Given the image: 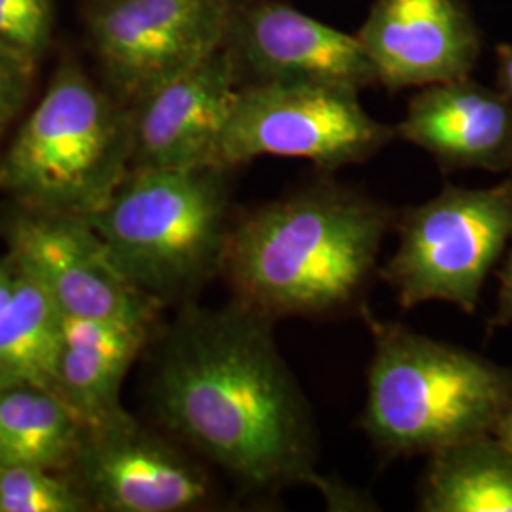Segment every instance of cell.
I'll return each mask as SVG.
<instances>
[{"label":"cell","instance_id":"obj_13","mask_svg":"<svg viewBox=\"0 0 512 512\" xmlns=\"http://www.w3.org/2000/svg\"><path fill=\"white\" fill-rule=\"evenodd\" d=\"M239 57L253 82L302 80L361 90L378 82L357 35L281 2L253 6L238 29Z\"/></svg>","mask_w":512,"mask_h":512},{"label":"cell","instance_id":"obj_20","mask_svg":"<svg viewBox=\"0 0 512 512\" xmlns=\"http://www.w3.org/2000/svg\"><path fill=\"white\" fill-rule=\"evenodd\" d=\"M52 33V0H0V50L37 65Z\"/></svg>","mask_w":512,"mask_h":512},{"label":"cell","instance_id":"obj_17","mask_svg":"<svg viewBox=\"0 0 512 512\" xmlns=\"http://www.w3.org/2000/svg\"><path fill=\"white\" fill-rule=\"evenodd\" d=\"M86 425L54 389L0 385V448L6 463L59 471L71 465Z\"/></svg>","mask_w":512,"mask_h":512},{"label":"cell","instance_id":"obj_18","mask_svg":"<svg viewBox=\"0 0 512 512\" xmlns=\"http://www.w3.org/2000/svg\"><path fill=\"white\" fill-rule=\"evenodd\" d=\"M63 313L33 277L19 270L18 289L0 313V385H42L55 391Z\"/></svg>","mask_w":512,"mask_h":512},{"label":"cell","instance_id":"obj_6","mask_svg":"<svg viewBox=\"0 0 512 512\" xmlns=\"http://www.w3.org/2000/svg\"><path fill=\"white\" fill-rule=\"evenodd\" d=\"M399 245L380 268L404 310L427 302L475 313L486 277L512 243V179L486 188L446 186L397 213Z\"/></svg>","mask_w":512,"mask_h":512},{"label":"cell","instance_id":"obj_4","mask_svg":"<svg viewBox=\"0 0 512 512\" xmlns=\"http://www.w3.org/2000/svg\"><path fill=\"white\" fill-rule=\"evenodd\" d=\"M224 167L131 169L84 219L129 281L162 306L190 302L217 275L234 226Z\"/></svg>","mask_w":512,"mask_h":512},{"label":"cell","instance_id":"obj_1","mask_svg":"<svg viewBox=\"0 0 512 512\" xmlns=\"http://www.w3.org/2000/svg\"><path fill=\"white\" fill-rule=\"evenodd\" d=\"M274 329L275 321L238 302L186 306L158 357L160 418L247 494L275 499L310 486L336 509H351L348 488L317 471L315 418Z\"/></svg>","mask_w":512,"mask_h":512},{"label":"cell","instance_id":"obj_10","mask_svg":"<svg viewBox=\"0 0 512 512\" xmlns=\"http://www.w3.org/2000/svg\"><path fill=\"white\" fill-rule=\"evenodd\" d=\"M73 463L84 494L105 511H194L213 499L202 465L128 414L86 429Z\"/></svg>","mask_w":512,"mask_h":512},{"label":"cell","instance_id":"obj_7","mask_svg":"<svg viewBox=\"0 0 512 512\" xmlns=\"http://www.w3.org/2000/svg\"><path fill=\"white\" fill-rule=\"evenodd\" d=\"M395 137L372 118L359 92L302 80L249 82L222 135L219 167L234 169L256 158H298L334 171L361 164Z\"/></svg>","mask_w":512,"mask_h":512},{"label":"cell","instance_id":"obj_26","mask_svg":"<svg viewBox=\"0 0 512 512\" xmlns=\"http://www.w3.org/2000/svg\"><path fill=\"white\" fill-rule=\"evenodd\" d=\"M2 465H6V458H4V452H2V448H0V467Z\"/></svg>","mask_w":512,"mask_h":512},{"label":"cell","instance_id":"obj_11","mask_svg":"<svg viewBox=\"0 0 512 512\" xmlns=\"http://www.w3.org/2000/svg\"><path fill=\"white\" fill-rule=\"evenodd\" d=\"M239 88L238 59L224 46L148 93L131 112V169L219 167L220 141Z\"/></svg>","mask_w":512,"mask_h":512},{"label":"cell","instance_id":"obj_24","mask_svg":"<svg viewBox=\"0 0 512 512\" xmlns=\"http://www.w3.org/2000/svg\"><path fill=\"white\" fill-rule=\"evenodd\" d=\"M497 90L512 101V44H497Z\"/></svg>","mask_w":512,"mask_h":512},{"label":"cell","instance_id":"obj_21","mask_svg":"<svg viewBox=\"0 0 512 512\" xmlns=\"http://www.w3.org/2000/svg\"><path fill=\"white\" fill-rule=\"evenodd\" d=\"M35 65L0 50V135L25 103Z\"/></svg>","mask_w":512,"mask_h":512},{"label":"cell","instance_id":"obj_14","mask_svg":"<svg viewBox=\"0 0 512 512\" xmlns=\"http://www.w3.org/2000/svg\"><path fill=\"white\" fill-rule=\"evenodd\" d=\"M395 137L429 152L444 169H512V101L469 76L425 86Z\"/></svg>","mask_w":512,"mask_h":512},{"label":"cell","instance_id":"obj_15","mask_svg":"<svg viewBox=\"0 0 512 512\" xmlns=\"http://www.w3.org/2000/svg\"><path fill=\"white\" fill-rule=\"evenodd\" d=\"M154 325L78 319L63 315V344L55 393L73 408L86 429L126 416L120 393L129 368L147 346Z\"/></svg>","mask_w":512,"mask_h":512},{"label":"cell","instance_id":"obj_22","mask_svg":"<svg viewBox=\"0 0 512 512\" xmlns=\"http://www.w3.org/2000/svg\"><path fill=\"white\" fill-rule=\"evenodd\" d=\"M512 325V247L499 270V291L494 315L488 321V329H505Z\"/></svg>","mask_w":512,"mask_h":512},{"label":"cell","instance_id":"obj_12","mask_svg":"<svg viewBox=\"0 0 512 512\" xmlns=\"http://www.w3.org/2000/svg\"><path fill=\"white\" fill-rule=\"evenodd\" d=\"M357 37L389 90L471 76L480 55L475 21L459 0H376Z\"/></svg>","mask_w":512,"mask_h":512},{"label":"cell","instance_id":"obj_19","mask_svg":"<svg viewBox=\"0 0 512 512\" xmlns=\"http://www.w3.org/2000/svg\"><path fill=\"white\" fill-rule=\"evenodd\" d=\"M57 471L6 463L0 467V512H80L90 499Z\"/></svg>","mask_w":512,"mask_h":512},{"label":"cell","instance_id":"obj_27","mask_svg":"<svg viewBox=\"0 0 512 512\" xmlns=\"http://www.w3.org/2000/svg\"><path fill=\"white\" fill-rule=\"evenodd\" d=\"M511 179H512V169H511Z\"/></svg>","mask_w":512,"mask_h":512},{"label":"cell","instance_id":"obj_8","mask_svg":"<svg viewBox=\"0 0 512 512\" xmlns=\"http://www.w3.org/2000/svg\"><path fill=\"white\" fill-rule=\"evenodd\" d=\"M232 31V0H112L90 33L112 88L139 103L217 54Z\"/></svg>","mask_w":512,"mask_h":512},{"label":"cell","instance_id":"obj_9","mask_svg":"<svg viewBox=\"0 0 512 512\" xmlns=\"http://www.w3.org/2000/svg\"><path fill=\"white\" fill-rule=\"evenodd\" d=\"M6 236L8 256L65 317L154 325L164 308L122 274L84 217L29 209Z\"/></svg>","mask_w":512,"mask_h":512},{"label":"cell","instance_id":"obj_2","mask_svg":"<svg viewBox=\"0 0 512 512\" xmlns=\"http://www.w3.org/2000/svg\"><path fill=\"white\" fill-rule=\"evenodd\" d=\"M395 219L359 190L311 184L234 220L222 275L234 302L275 323L361 311Z\"/></svg>","mask_w":512,"mask_h":512},{"label":"cell","instance_id":"obj_16","mask_svg":"<svg viewBox=\"0 0 512 512\" xmlns=\"http://www.w3.org/2000/svg\"><path fill=\"white\" fill-rule=\"evenodd\" d=\"M425 512H512V452L494 435L461 440L429 456Z\"/></svg>","mask_w":512,"mask_h":512},{"label":"cell","instance_id":"obj_5","mask_svg":"<svg viewBox=\"0 0 512 512\" xmlns=\"http://www.w3.org/2000/svg\"><path fill=\"white\" fill-rule=\"evenodd\" d=\"M131 167V112L80 69L65 67L19 128L0 183L29 209L90 217Z\"/></svg>","mask_w":512,"mask_h":512},{"label":"cell","instance_id":"obj_3","mask_svg":"<svg viewBox=\"0 0 512 512\" xmlns=\"http://www.w3.org/2000/svg\"><path fill=\"white\" fill-rule=\"evenodd\" d=\"M374 353L361 427L385 458L431 456L494 435L512 404V368L363 308Z\"/></svg>","mask_w":512,"mask_h":512},{"label":"cell","instance_id":"obj_23","mask_svg":"<svg viewBox=\"0 0 512 512\" xmlns=\"http://www.w3.org/2000/svg\"><path fill=\"white\" fill-rule=\"evenodd\" d=\"M19 268L8 256L0 260V313L8 308L18 289Z\"/></svg>","mask_w":512,"mask_h":512},{"label":"cell","instance_id":"obj_25","mask_svg":"<svg viewBox=\"0 0 512 512\" xmlns=\"http://www.w3.org/2000/svg\"><path fill=\"white\" fill-rule=\"evenodd\" d=\"M494 437L501 440L512 452V404L505 410L501 420L497 421L494 429Z\"/></svg>","mask_w":512,"mask_h":512}]
</instances>
